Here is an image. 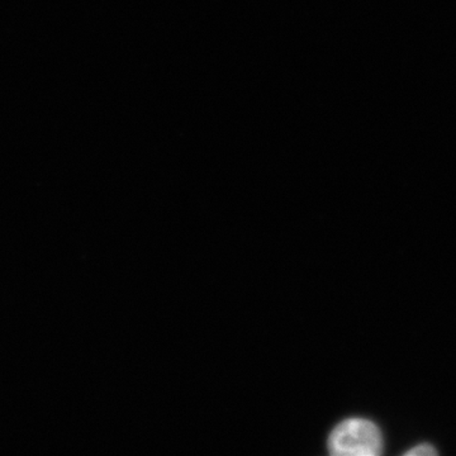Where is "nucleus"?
Here are the masks:
<instances>
[{
  "label": "nucleus",
  "instance_id": "1",
  "mask_svg": "<svg viewBox=\"0 0 456 456\" xmlns=\"http://www.w3.org/2000/svg\"><path fill=\"white\" fill-rule=\"evenodd\" d=\"M330 454L336 456H377L383 452V436L374 422L347 419L336 426L329 441Z\"/></svg>",
  "mask_w": 456,
  "mask_h": 456
},
{
  "label": "nucleus",
  "instance_id": "2",
  "mask_svg": "<svg viewBox=\"0 0 456 456\" xmlns=\"http://www.w3.org/2000/svg\"><path fill=\"white\" fill-rule=\"evenodd\" d=\"M404 455H410V456L437 455V452H436V450L432 448L431 445H426V444H424V445H419V446H416V448L408 450V452Z\"/></svg>",
  "mask_w": 456,
  "mask_h": 456
}]
</instances>
